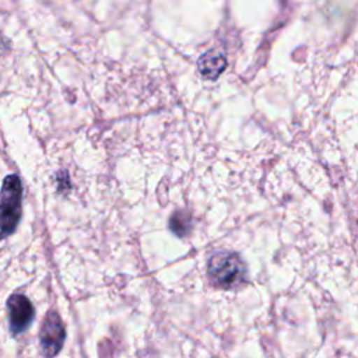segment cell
<instances>
[{
    "mask_svg": "<svg viewBox=\"0 0 358 358\" xmlns=\"http://www.w3.org/2000/svg\"><path fill=\"white\" fill-rule=\"evenodd\" d=\"M22 186L17 175L4 178L0 190V239L11 235L21 218Z\"/></svg>",
    "mask_w": 358,
    "mask_h": 358,
    "instance_id": "obj_1",
    "label": "cell"
},
{
    "mask_svg": "<svg viewBox=\"0 0 358 358\" xmlns=\"http://www.w3.org/2000/svg\"><path fill=\"white\" fill-rule=\"evenodd\" d=\"M207 274L214 285L235 288L245 281L246 267L236 253L217 252L208 259Z\"/></svg>",
    "mask_w": 358,
    "mask_h": 358,
    "instance_id": "obj_2",
    "label": "cell"
},
{
    "mask_svg": "<svg viewBox=\"0 0 358 358\" xmlns=\"http://www.w3.org/2000/svg\"><path fill=\"white\" fill-rule=\"evenodd\" d=\"M66 333L63 323L56 312H49L42 322L39 331L41 351L45 357H55L63 347Z\"/></svg>",
    "mask_w": 358,
    "mask_h": 358,
    "instance_id": "obj_3",
    "label": "cell"
},
{
    "mask_svg": "<svg viewBox=\"0 0 358 358\" xmlns=\"http://www.w3.org/2000/svg\"><path fill=\"white\" fill-rule=\"evenodd\" d=\"M8 324L13 334L22 333L34 319V308L29 299L24 295L14 294L7 301Z\"/></svg>",
    "mask_w": 358,
    "mask_h": 358,
    "instance_id": "obj_4",
    "label": "cell"
},
{
    "mask_svg": "<svg viewBox=\"0 0 358 358\" xmlns=\"http://www.w3.org/2000/svg\"><path fill=\"white\" fill-rule=\"evenodd\" d=\"M199 70L200 73L206 77V78H217L227 66V59L224 56L222 52L218 50H208L207 53H204L199 62H197Z\"/></svg>",
    "mask_w": 358,
    "mask_h": 358,
    "instance_id": "obj_5",
    "label": "cell"
},
{
    "mask_svg": "<svg viewBox=\"0 0 358 358\" xmlns=\"http://www.w3.org/2000/svg\"><path fill=\"white\" fill-rule=\"evenodd\" d=\"M169 227L176 235L183 236L186 231L190 228V217L185 211H178L176 214L172 215L169 221Z\"/></svg>",
    "mask_w": 358,
    "mask_h": 358,
    "instance_id": "obj_6",
    "label": "cell"
}]
</instances>
